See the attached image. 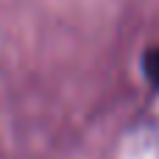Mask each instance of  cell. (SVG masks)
Here are the masks:
<instances>
[{
	"label": "cell",
	"mask_w": 159,
	"mask_h": 159,
	"mask_svg": "<svg viewBox=\"0 0 159 159\" xmlns=\"http://www.w3.org/2000/svg\"><path fill=\"white\" fill-rule=\"evenodd\" d=\"M143 73L154 87H159V48H151L143 56Z\"/></svg>",
	"instance_id": "cell-1"
}]
</instances>
